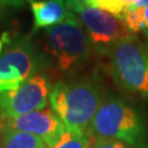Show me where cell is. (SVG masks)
Here are the masks:
<instances>
[{
  "instance_id": "obj_8",
  "label": "cell",
  "mask_w": 148,
  "mask_h": 148,
  "mask_svg": "<svg viewBox=\"0 0 148 148\" xmlns=\"http://www.w3.org/2000/svg\"><path fill=\"white\" fill-rule=\"evenodd\" d=\"M0 128L29 133L40 137L46 146L51 147L59 140L66 126L52 108L27 113L16 117H2Z\"/></svg>"
},
{
  "instance_id": "obj_15",
  "label": "cell",
  "mask_w": 148,
  "mask_h": 148,
  "mask_svg": "<svg viewBox=\"0 0 148 148\" xmlns=\"http://www.w3.org/2000/svg\"><path fill=\"white\" fill-rule=\"evenodd\" d=\"M90 0H66V5L70 11L79 13L89 5Z\"/></svg>"
},
{
  "instance_id": "obj_11",
  "label": "cell",
  "mask_w": 148,
  "mask_h": 148,
  "mask_svg": "<svg viewBox=\"0 0 148 148\" xmlns=\"http://www.w3.org/2000/svg\"><path fill=\"white\" fill-rule=\"evenodd\" d=\"M91 135L81 131L66 128L57 143L48 148H90Z\"/></svg>"
},
{
  "instance_id": "obj_5",
  "label": "cell",
  "mask_w": 148,
  "mask_h": 148,
  "mask_svg": "<svg viewBox=\"0 0 148 148\" xmlns=\"http://www.w3.org/2000/svg\"><path fill=\"white\" fill-rule=\"evenodd\" d=\"M46 59L27 37L8 43L0 52V93L18 87L38 74Z\"/></svg>"
},
{
  "instance_id": "obj_3",
  "label": "cell",
  "mask_w": 148,
  "mask_h": 148,
  "mask_svg": "<svg viewBox=\"0 0 148 148\" xmlns=\"http://www.w3.org/2000/svg\"><path fill=\"white\" fill-rule=\"evenodd\" d=\"M112 79L130 93L148 99V41L137 35L123 38L103 51Z\"/></svg>"
},
{
  "instance_id": "obj_9",
  "label": "cell",
  "mask_w": 148,
  "mask_h": 148,
  "mask_svg": "<svg viewBox=\"0 0 148 148\" xmlns=\"http://www.w3.org/2000/svg\"><path fill=\"white\" fill-rule=\"evenodd\" d=\"M34 16L33 31L48 29L63 23L73 12L66 0H29Z\"/></svg>"
},
{
  "instance_id": "obj_17",
  "label": "cell",
  "mask_w": 148,
  "mask_h": 148,
  "mask_svg": "<svg viewBox=\"0 0 148 148\" xmlns=\"http://www.w3.org/2000/svg\"><path fill=\"white\" fill-rule=\"evenodd\" d=\"M143 16H144L145 23H146V27H147V30H148V5L143 7Z\"/></svg>"
},
{
  "instance_id": "obj_13",
  "label": "cell",
  "mask_w": 148,
  "mask_h": 148,
  "mask_svg": "<svg viewBox=\"0 0 148 148\" xmlns=\"http://www.w3.org/2000/svg\"><path fill=\"white\" fill-rule=\"evenodd\" d=\"M123 21L125 22L128 31L132 34H135V33L142 31L145 32L147 30L143 16V8H136V9L130 10L124 16Z\"/></svg>"
},
{
  "instance_id": "obj_4",
  "label": "cell",
  "mask_w": 148,
  "mask_h": 148,
  "mask_svg": "<svg viewBox=\"0 0 148 148\" xmlns=\"http://www.w3.org/2000/svg\"><path fill=\"white\" fill-rule=\"evenodd\" d=\"M82 22L71 13L60 24L46 29V48L59 70L71 73L82 67L92 52Z\"/></svg>"
},
{
  "instance_id": "obj_7",
  "label": "cell",
  "mask_w": 148,
  "mask_h": 148,
  "mask_svg": "<svg viewBox=\"0 0 148 148\" xmlns=\"http://www.w3.org/2000/svg\"><path fill=\"white\" fill-rule=\"evenodd\" d=\"M79 14L92 45L101 53L112 44L133 35L122 19L100 8L88 5Z\"/></svg>"
},
{
  "instance_id": "obj_10",
  "label": "cell",
  "mask_w": 148,
  "mask_h": 148,
  "mask_svg": "<svg viewBox=\"0 0 148 148\" xmlns=\"http://www.w3.org/2000/svg\"><path fill=\"white\" fill-rule=\"evenodd\" d=\"M0 148H47L46 144L35 135L5 128H0Z\"/></svg>"
},
{
  "instance_id": "obj_1",
  "label": "cell",
  "mask_w": 148,
  "mask_h": 148,
  "mask_svg": "<svg viewBox=\"0 0 148 148\" xmlns=\"http://www.w3.org/2000/svg\"><path fill=\"white\" fill-rule=\"evenodd\" d=\"M104 97L95 78L84 77L57 81L52 88L49 103L66 128L90 135L91 122Z\"/></svg>"
},
{
  "instance_id": "obj_18",
  "label": "cell",
  "mask_w": 148,
  "mask_h": 148,
  "mask_svg": "<svg viewBox=\"0 0 148 148\" xmlns=\"http://www.w3.org/2000/svg\"><path fill=\"white\" fill-rule=\"evenodd\" d=\"M144 34H145V36H146V38H147V41H148V30H146V31L144 32Z\"/></svg>"
},
{
  "instance_id": "obj_12",
  "label": "cell",
  "mask_w": 148,
  "mask_h": 148,
  "mask_svg": "<svg viewBox=\"0 0 148 148\" xmlns=\"http://www.w3.org/2000/svg\"><path fill=\"white\" fill-rule=\"evenodd\" d=\"M138 0H90L89 5L100 8L123 20L130 10L134 9Z\"/></svg>"
},
{
  "instance_id": "obj_14",
  "label": "cell",
  "mask_w": 148,
  "mask_h": 148,
  "mask_svg": "<svg viewBox=\"0 0 148 148\" xmlns=\"http://www.w3.org/2000/svg\"><path fill=\"white\" fill-rule=\"evenodd\" d=\"M90 148H133L128 144L112 138L95 137Z\"/></svg>"
},
{
  "instance_id": "obj_6",
  "label": "cell",
  "mask_w": 148,
  "mask_h": 148,
  "mask_svg": "<svg viewBox=\"0 0 148 148\" xmlns=\"http://www.w3.org/2000/svg\"><path fill=\"white\" fill-rule=\"evenodd\" d=\"M52 86L46 75H34L16 89L0 93V115L16 117L47 106Z\"/></svg>"
},
{
  "instance_id": "obj_16",
  "label": "cell",
  "mask_w": 148,
  "mask_h": 148,
  "mask_svg": "<svg viewBox=\"0 0 148 148\" xmlns=\"http://www.w3.org/2000/svg\"><path fill=\"white\" fill-rule=\"evenodd\" d=\"M24 0H0V13L8 10L9 8H18Z\"/></svg>"
},
{
  "instance_id": "obj_2",
  "label": "cell",
  "mask_w": 148,
  "mask_h": 148,
  "mask_svg": "<svg viewBox=\"0 0 148 148\" xmlns=\"http://www.w3.org/2000/svg\"><path fill=\"white\" fill-rule=\"evenodd\" d=\"M90 135L112 138L133 148H148V132L143 114L120 97L104 98L90 126Z\"/></svg>"
}]
</instances>
